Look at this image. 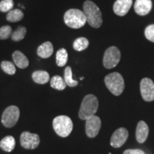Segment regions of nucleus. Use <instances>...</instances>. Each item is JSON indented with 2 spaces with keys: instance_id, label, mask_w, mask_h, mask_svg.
Segmentation results:
<instances>
[{
  "instance_id": "23",
  "label": "nucleus",
  "mask_w": 154,
  "mask_h": 154,
  "mask_svg": "<svg viewBox=\"0 0 154 154\" xmlns=\"http://www.w3.org/2000/svg\"><path fill=\"white\" fill-rule=\"evenodd\" d=\"M66 82V85L70 86V87H74L78 85V82L76 80L73 79L72 77V71L70 66H67L64 70V79H63Z\"/></svg>"
},
{
  "instance_id": "24",
  "label": "nucleus",
  "mask_w": 154,
  "mask_h": 154,
  "mask_svg": "<svg viewBox=\"0 0 154 154\" xmlns=\"http://www.w3.org/2000/svg\"><path fill=\"white\" fill-rule=\"evenodd\" d=\"M26 34V28L24 26H19L17 29L14 31V32H12L11 34V39L14 42H19L22 41V39H24Z\"/></svg>"
},
{
  "instance_id": "18",
  "label": "nucleus",
  "mask_w": 154,
  "mask_h": 154,
  "mask_svg": "<svg viewBox=\"0 0 154 154\" xmlns=\"http://www.w3.org/2000/svg\"><path fill=\"white\" fill-rule=\"evenodd\" d=\"M32 79L36 84H45L50 80V76L46 71H36L32 74Z\"/></svg>"
},
{
  "instance_id": "25",
  "label": "nucleus",
  "mask_w": 154,
  "mask_h": 154,
  "mask_svg": "<svg viewBox=\"0 0 154 154\" xmlns=\"http://www.w3.org/2000/svg\"><path fill=\"white\" fill-rule=\"evenodd\" d=\"M1 68L6 74L14 75L16 73V67L14 63L9 61H3L1 63Z\"/></svg>"
},
{
  "instance_id": "8",
  "label": "nucleus",
  "mask_w": 154,
  "mask_h": 154,
  "mask_svg": "<svg viewBox=\"0 0 154 154\" xmlns=\"http://www.w3.org/2000/svg\"><path fill=\"white\" fill-rule=\"evenodd\" d=\"M39 136L36 134H32L29 131H24L21 134L20 143L25 149H35L39 145Z\"/></svg>"
},
{
  "instance_id": "17",
  "label": "nucleus",
  "mask_w": 154,
  "mask_h": 154,
  "mask_svg": "<svg viewBox=\"0 0 154 154\" xmlns=\"http://www.w3.org/2000/svg\"><path fill=\"white\" fill-rule=\"evenodd\" d=\"M16 141L14 138L11 136H7L0 141V148L6 152H11L14 150Z\"/></svg>"
},
{
  "instance_id": "26",
  "label": "nucleus",
  "mask_w": 154,
  "mask_h": 154,
  "mask_svg": "<svg viewBox=\"0 0 154 154\" xmlns=\"http://www.w3.org/2000/svg\"><path fill=\"white\" fill-rule=\"evenodd\" d=\"M11 34H12V29L9 25L3 26L0 28V39H7L11 36Z\"/></svg>"
},
{
  "instance_id": "9",
  "label": "nucleus",
  "mask_w": 154,
  "mask_h": 154,
  "mask_svg": "<svg viewBox=\"0 0 154 154\" xmlns=\"http://www.w3.org/2000/svg\"><path fill=\"white\" fill-rule=\"evenodd\" d=\"M140 89L141 96L144 101L151 102L154 101V83L149 78H144L140 81Z\"/></svg>"
},
{
  "instance_id": "15",
  "label": "nucleus",
  "mask_w": 154,
  "mask_h": 154,
  "mask_svg": "<svg viewBox=\"0 0 154 154\" xmlns=\"http://www.w3.org/2000/svg\"><path fill=\"white\" fill-rule=\"evenodd\" d=\"M53 44L50 42H46L40 45L37 49V55L42 59H47L53 54Z\"/></svg>"
},
{
  "instance_id": "19",
  "label": "nucleus",
  "mask_w": 154,
  "mask_h": 154,
  "mask_svg": "<svg viewBox=\"0 0 154 154\" xmlns=\"http://www.w3.org/2000/svg\"><path fill=\"white\" fill-rule=\"evenodd\" d=\"M50 85L53 88L59 90V91H62V90L65 89L67 86L64 79L61 76H59V75L54 76L51 79V80H50Z\"/></svg>"
},
{
  "instance_id": "2",
  "label": "nucleus",
  "mask_w": 154,
  "mask_h": 154,
  "mask_svg": "<svg viewBox=\"0 0 154 154\" xmlns=\"http://www.w3.org/2000/svg\"><path fill=\"white\" fill-rule=\"evenodd\" d=\"M99 108V101L97 97L93 94H88L84 98L81 105L79 116L82 120H86L94 116Z\"/></svg>"
},
{
  "instance_id": "5",
  "label": "nucleus",
  "mask_w": 154,
  "mask_h": 154,
  "mask_svg": "<svg viewBox=\"0 0 154 154\" xmlns=\"http://www.w3.org/2000/svg\"><path fill=\"white\" fill-rule=\"evenodd\" d=\"M104 82L108 89L114 96H120L124 91L125 88L124 78L118 72L107 75L104 79Z\"/></svg>"
},
{
  "instance_id": "10",
  "label": "nucleus",
  "mask_w": 154,
  "mask_h": 154,
  "mask_svg": "<svg viewBox=\"0 0 154 154\" xmlns=\"http://www.w3.org/2000/svg\"><path fill=\"white\" fill-rule=\"evenodd\" d=\"M101 126V119L94 115L86 120V134L88 138H94L99 134Z\"/></svg>"
},
{
  "instance_id": "4",
  "label": "nucleus",
  "mask_w": 154,
  "mask_h": 154,
  "mask_svg": "<svg viewBox=\"0 0 154 154\" xmlns=\"http://www.w3.org/2000/svg\"><path fill=\"white\" fill-rule=\"evenodd\" d=\"M53 128L58 136L66 138L73 130V122L69 116L64 115L57 116L53 120Z\"/></svg>"
},
{
  "instance_id": "7",
  "label": "nucleus",
  "mask_w": 154,
  "mask_h": 154,
  "mask_svg": "<svg viewBox=\"0 0 154 154\" xmlns=\"http://www.w3.org/2000/svg\"><path fill=\"white\" fill-rule=\"evenodd\" d=\"M121 59V52L116 47H110L106 50L103 64L106 69H113L117 66Z\"/></svg>"
},
{
  "instance_id": "21",
  "label": "nucleus",
  "mask_w": 154,
  "mask_h": 154,
  "mask_svg": "<svg viewBox=\"0 0 154 154\" xmlns=\"http://www.w3.org/2000/svg\"><path fill=\"white\" fill-rule=\"evenodd\" d=\"M24 18V13L19 9H11L7 14V20L10 22H17Z\"/></svg>"
},
{
  "instance_id": "6",
  "label": "nucleus",
  "mask_w": 154,
  "mask_h": 154,
  "mask_svg": "<svg viewBox=\"0 0 154 154\" xmlns=\"http://www.w3.org/2000/svg\"><path fill=\"white\" fill-rule=\"evenodd\" d=\"M20 115L19 108L16 106H10L4 111L2 116V123L7 128L14 126L18 122Z\"/></svg>"
},
{
  "instance_id": "22",
  "label": "nucleus",
  "mask_w": 154,
  "mask_h": 154,
  "mask_svg": "<svg viewBox=\"0 0 154 154\" xmlns=\"http://www.w3.org/2000/svg\"><path fill=\"white\" fill-rule=\"evenodd\" d=\"M89 45L88 40L85 37H79L75 40L73 44V47L76 51H82L85 50Z\"/></svg>"
},
{
  "instance_id": "12",
  "label": "nucleus",
  "mask_w": 154,
  "mask_h": 154,
  "mask_svg": "<svg viewBox=\"0 0 154 154\" xmlns=\"http://www.w3.org/2000/svg\"><path fill=\"white\" fill-rule=\"evenodd\" d=\"M133 0H116L113 4V11L116 15L124 17L130 10Z\"/></svg>"
},
{
  "instance_id": "27",
  "label": "nucleus",
  "mask_w": 154,
  "mask_h": 154,
  "mask_svg": "<svg viewBox=\"0 0 154 154\" xmlns=\"http://www.w3.org/2000/svg\"><path fill=\"white\" fill-rule=\"evenodd\" d=\"M14 7L13 0H2L0 2V11L2 12H7L11 11Z\"/></svg>"
},
{
  "instance_id": "29",
  "label": "nucleus",
  "mask_w": 154,
  "mask_h": 154,
  "mask_svg": "<svg viewBox=\"0 0 154 154\" xmlns=\"http://www.w3.org/2000/svg\"><path fill=\"white\" fill-rule=\"evenodd\" d=\"M123 154H145V152L140 149H127Z\"/></svg>"
},
{
  "instance_id": "1",
  "label": "nucleus",
  "mask_w": 154,
  "mask_h": 154,
  "mask_svg": "<svg viewBox=\"0 0 154 154\" xmlns=\"http://www.w3.org/2000/svg\"><path fill=\"white\" fill-rule=\"evenodd\" d=\"M83 11L86 18V22L92 27L98 29L103 23L102 14L99 7L93 2L87 0L84 3Z\"/></svg>"
},
{
  "instance_id": "16",
  "label": "nucleus",
  "mask_w": 154,
  "mask_h": 154,
  "mask_svg": "<svg viewBox=\"0 0 154 154\" xmlns=\"http://www.w3.org/2000/svg\"><path fill=\"white\" fill-rule=\"evenodd\" d=\"M13 61L15 65L19 69H26L27 68L29 61L27 57L24 54L19 51H15L12 54Z\"/></svg>"
},
{
  "instance_id": "3",
  "label": "nucleus",
  "mask_w": 154,
  "mask_h": 154,
  "mask_svg": "<svg viewBox=\"0 0 154 154\" xmlns=\"http://www.w3.org/2000/svg\"><path fill=\"white\" fill-rule=\"evenodd\" d=\"M63 20L69 27L79 29L86 23V18L84 11L77 9H71L66 11L63 16Z\"/></svg>"
},
{
  "instance_id": "13",
  "label": "nucleus",
  "mask_w": 154,
  "mask_h": 154,
  "mask_svg": "<svg viewBox=\"0 0 154 154\" xmlns=\"http://www.w3.org/2000/svg\"><path fill=\"white\" fill-rule=\"evenodd\" d=\"M152 9L151 0H136L134 5V10L140 16H145Z\"/></svg>"
},
{
  "instance_id": "28",
  "label": "nucleus",
  "mask_w": 154,
  "mask_h": 154,
  "mask_svg": "<svg viewBox=\"0 0 154 154\" xmlns=\"http://www.w3.org/2000/svg\"><path fill=\"white\" fill-rule=\"evenodd\" d=\"M145 36L148 40L154 42V24L148 26L145 29Z\"/></svg>"
},
{
  "instance_id": "11",
  "label": "nucleus",
  "mask_w": 154,
  "mask_h": 154,
  "mask_svg": "<svg viewBox=\"0 0 154 154\" xmlns=\"http://www.w3.org/2000/svg\"><path fill=\"white\" fill-rule=\"evenodd\" d=\"M128 137V131L127 129L121 127L116 129L113 132L111 138L110 143L113 148H120L126 143L127 138Z\"/></svg>"
},
{
  "instance_id": "20",
  "label": "nucleus",
  "mask_w": 154,
  "mask_h": 154,
  "mask_svg": "<svg viewBox=\"0 0 154 154\" xmlns=\"http://www.w3.org/2000/svg\"><path fill=\"white\" fill-rule=\"evenodd\" d=\"M68 61V53L64 48H61L56 54V62L58 66H64Z\"/></svg>"
},
{
  "instance_id": "14",
  "label": "nucleus",
  "mask_w": 154,
  "mask_h": 154,
  "mask_svg": "<svg viewBox=\"0 0 154 154\" xmlns=\"http://www.w3.org/2000/svg\"><path fill=\"white\" fill-rule=\"evenodd\" d=\"M149 134V126L143 121H140L137 124L136 131V138L138 143H143L147 139Z\"/></svg>"
}]
</instances>
